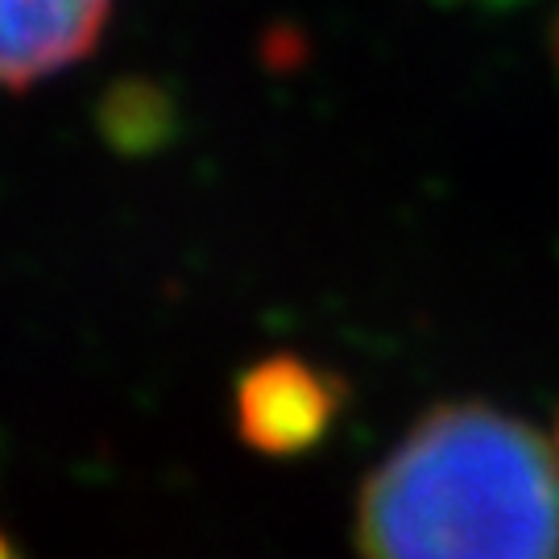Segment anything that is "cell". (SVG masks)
<instances>
[{"label":"cell","instance_id":"5","mask_svg":"<svg viewBox=\"0 0 559 559\" xmlns=\"http://www.w3.org/2000/svg\"><path fill=\"white\" fill-rule=\"evenodd\" d=\"M551 59H556V71H559V17L551 21Z\"/></svg>","mask_w":559,"mask_h":559},{"label":"cell","instance_id":"1","mask_svg":"<svg viewBox=\"0 0 559 559\" xmlns=\"http://www.w3.org/2000/svg\"><path fill=\"white\" fill-rule=\"evenodd\" d=\"M360 559H559V448L493 402H440L360 485Z\"/></svg>","mask_w":559,"mask_h":559},{"label":"cell","instance_id":"3","mask_svg":"<svg viewBox=\"0 0 559 559\" xmlns=\"http://www.w3.org/2000/svg\"><path fill=\"white\" fill-rule=\"evenodd\" d=\"M108 13L112 0H4V83L13 92H29L87 59Z\"/></svg>","mask_w":559,"mask_h":559},{"label":"cell","instance_id":"2","mask_svg":"<svg viewBox=\"0 0 559 559\" xmlns=\"http://www.w3.org/2000/svg\"><path fill=\"white\" fill-rule=\"evenodd\" d=\"M344 394V381L328 365L299 353H274L237 378L233 423L240 440L261 456H302L332 436Z\"/></svg>","mask_w":559,"mask_h":559},{"label":"cell","instance_id":"4","mask_svg":"<svg viewBox=\"0 0 559 559\" xmlns=\"http://www.w3.org/2000/svg\"><path fill=\"white\" fill-rule=\"evenodd\" d=\"M100 133L120 154H154L175 138V108L154 83H117L100 104Z\"/></svg>","mask_w":559,"mask_h":559},{"label":"cell","instance_id":"6","mask_svg":"<svg viewBox=\"0 0 559 559\" xmlns=\"http://www.w3.org/2000/svg\"><path fill=\"white\" fill-rule=\"evenodd\" d=\"M551 440H556V448H559V415H556V436H551Z\"/></svg>","mask_w":559,"mask_h":559},{"label":"cell","instance_id":"7","mask_svg":"<svg viewBox=\"0 0 559 559\" xmlns=\"http://www.w3.org/2000/svg\"><path fill=\"white\" fill-rule=\"evenodd\" d=\"M489 4H501V0H489Z\"/></svg>","mask_w":559,"mask_h":559}]
</instances>
